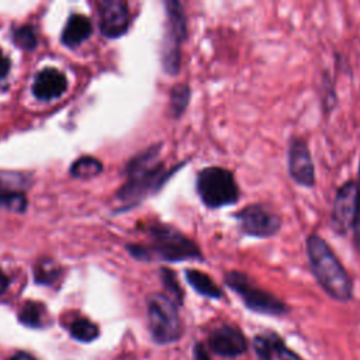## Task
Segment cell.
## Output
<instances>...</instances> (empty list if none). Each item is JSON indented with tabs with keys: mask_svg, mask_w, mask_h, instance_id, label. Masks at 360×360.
Here are the masks:
<instances>
[{
	"mask_svg": "<svg viewBox=\"0 0 360 360\" xmlns=\"http://www.w3.org/2000/svg\"><path fill=\"white\" fill-rule=\"evenodd\" d=\"M163 143H153L135 155L125 166L127 181L117 193V198L124 208L139 204L149 195L159 193L163 186L184 166L188 160H181L174 166L166 167L159 159Z\"/></svg>",
	"mask_w": 360,
	"mask_h": 360,
	"instance_id": "cell-1",
	"label": "cell"
},
{
	"mask_svg": "<svg viewBox=\"0 0 360 360\" xmlns=\"http://www.w3.org/2000/svg\"><path fill=\"white\" fill-rule=\"evenodd\" d=\"M148 243H128L127 250L142 262H204V255L195 240L183 233L177 226L155 222L146 228Z\"/></svg>",
	"mask_w": 360,
	"mask_h": 360,
	"instance_id": "cell-2",
	"label": "cell"
},
{
	"mask_svg": "<svg viewBox=\"0 0 360 360\" xmlns=\"http://www.w3.org/2000/svg\"><path fill=\"white\" fill-rule=\"evenodd\" d=\"M305 255L309 270L323 291L336 301L353 297V280L330 245L316 232L305 239Z\"/></svg>",
	"mask_w": 360,
	"mask_h": 360,
	"instance_id": "cell-3",
	"label": "cell"
},
{
	"mask_svg": "<svg viewBox=\"0 0 360 360\" xmlns=\"http://www.w3.org/2000/svg\"><path fill=\"white\" fill-rule=\"evenodd\" d=\"M195 193L208 210L233 205L240 198V188L232 170L224 166H205L195 173Z\"/></svg>",
	"mask_w": 360,
	"mask_h": 360,
	"instance_id": "cell-4",
	"label": "cell"
},
{
	"mask_svg": "<svg viewBox=\"0 0 360 360\" xmlns=\"http://www.w3.org/2000/svg\"><path fill=\"white\" fill-rule=\"evenodd\" d=\"M166 11L165 34L162 41L160 62L167 76H177L181 70L183 44L187 39V15L184 6L179 0H165Z\"/></svg>",
	"mask_w": 360,
	"mask_h": 360,
	"instance_id": "cell-5",
	"label": "cell"
},
{
	"mask_svg": "<svg viewBox=\"0 0 360 360\" xmlns=\"http://www.w3.org/2000/svg\"><path fill=\"white\" fill-rule=\"evenodd\" d=\"M225 284L243 301L245 307L263 315H284L288 308L276 295L259 287L252 277L243 271L229 270L224 274Z\"/></svg>",
	"mask_w": 360,
	"mask_h": 360,
	"instance_id": "cell-6",
	"label": "cell"
},
{
	"mask_svg": "<svg viewBox=\"0 0 360 360\" xmlns=\"http://www.w3.org/2000/svg\"><path fill=\"white\" fill-rule=\"evenodd\" d=\"M146 316L148 326L155 342L166 345L180 338L183 326L177 304L166 294L155 292L149 295Z\"/></svg>",
	"mask_w": 360,
	"mask_h": 360,
	"instance_id": "cell-7",
	"label": "cell"
},
{
	"mask_svg": "<svg viewBox=\"0 0 360 360\" xmlns=\"http://www.w3.org/2000/svg\"><path fill=\"white\" fill-rule=\"evenodd\" d=\"M232 218L242 235L256 239L273 238L283 226L281 215L266 202L248 204L235 211Z\"/></svg>",
	"mask_w": 360,
	"mask_h": 360,
	"instance_id": "cell-8",
	"label": "cell"
},
{
	"mask_svg": "<svg viewBox=\"0 0 360 360\" xmlns=\"http://www.w3.org/2000/svg\"><path fill=\"white\" fill-rule=\"evenodd\" d=\"M287 170L291 180L304 188H312L316 183L315 165L305 139L291 136L287 145Z\"/></svg>",
	"mask_w": 360,
	"mask_h": 360,
	"instance_id": "cell-9",
	"label": "cell"
},
{
	"mask_svg": "<svg viewBox=\"0 0 360 360\" xmlns=\"http://www.w3.org/2000/svg\"><path fill=\"white\" fill-rule=\"evenodd\" d=\"M357 204V183L347 180L340 184L335 193L330 210V228L339 235L345 236L353 225Z\"/></svg>",
	"mask_w": 360,
	"mask_h": 360,
	"instance_id": "cell-10",
	"label": "cell"
},
{
	"mask_svg": "<svg viewBox=\"0 0 360 360\" xmlns=\"http://www.w3.org/2000/svg\"><path fill=\"white\" fill-rule=\"evenodd\" d=\"M100 31L107 38H118L129 28V8L122 0H103L98 6Z\"/></svg>",
	"mask_w": 360,
	"mask_h": 360,
	"instance_id": "cell-11",
	"label": "cell"
},
{
	"mask_svg": "<svg viewBox=\"0 0 360 360\" xmlns=\"http://www.w3.org/2000/svg\"><path fill=\"white\" fill-rule=\"evenodd\" d=\"M208 346L221 356L235 357L245 353L248 342L238 328L232 325H222L211 332Z\"/></svg>",
	"mask_w": 360,
	"mask_h": 360,
	"instance_id": "cell-12",
	"label": "cell"
},
{
	"mask_svg": "<svg viewBox=\"0 0 360 360\" xmlns=\"http://www.w3.org/2000/svg\"><path fill=\"white\" fill-rule=\"evenodd\" d=\"M68 80L65 75L56 69L48 68L41 70L32 84V93L39 100H52L58 98L66 91Z\"/></svg>",
	"mask_w": 360,
	"mask_h": 360,
	"instance_id": "cell-13",
	"label": "cell"
},
{
	"mask_svg": "<svg viewBox=\"0 0 360 360\" xmlns=\"http://www.w3.org/2000/svg\"><path fill=\"white\" fill-rule=\"evenodd\" d=\"M91 34V22L82 14H72L62 31V42L69 48H75L86 41Z\"/></svg>",
	"mask_w": 360,
	"mask_h": 360,
	"instance_id": "cell-14",
	"label": "cell"
},
{
	"mask_svg": "<svg viewBox=\"0 0 360 360\" xmlns=\"http://www.w3.org/2000/svg\"><path fill=\"white\" fill-rule=\"evenodd\" d=\"M184 277L188 285L200 295L211 300H219L224 297L221 287L207 273L197 269H186Z\"/></svg>",
	"mask_w": 360,
	"mask_h": 360,
	"instance_id": "cell-15",
	"label": "cell"
},
{
	"mask_svg": "<svg viewBox=\"0 0 360 360\" xmlns=\"http://www.w3.org/2000/svg\"><path fill=\"white\" fill-rule=\"evenodd\" d=\"M191 100V87L188 83H177L172 87L169 93V103H167V112L172 118L179 120L184 115L186 110L188 108Z\"/></svg>",
	"mask_w": 360,
	"mask_h": 360,
	"instance_id": "cell-16",
	"label": "cell"
},
{
	"mask_svg": "<svg viewBox=\"0 0 360 360\" xmlns=\"http://www.w3.org/2000/svg\"><path fill=\"white\" fill-rule=\"evenodd\" d=\"M101 170H103L101 162L90 156H83L75 160L73 165L70 166V174L76 179H91L100 174Z\"/></svg>",
	"mask_w": 360,
	"mask_h": 360,
	"instance_id": "cell-17",
	"label": "cell"
},
{
	"mask_svg": "<svg viewBox=\"0 0 360 360\" xmlns=\"http://www.w3.org/2000/svg\"><path fill=\"white\" fill-rule=\"evenodd\" d=\"M30 184L25 174L18 172L0 170V194L7 193H22V190Z\"/></svg>",
	"mask_w": 360,
	"mask_h": 360,
	"instance_id": "cell-18",
	"label": "cell"
},
{
	"mask_svg": "<svg viewBox=\"0 0 360 360\" xmlns=\"http://www.w3.org/2000/svg\"><path fill=\"white\" fill-rule=\"evenodd\" d=\"M160 280H162V284H163V287L167 292L166 295L170 297L177 305H181L184 292H183V288L180 287L179 281H177L176 274L170 269L162 267L160 269Z\"/></svg>",
	"mask_w": 360,
	"mask_h": 360,
	"instance_id": "cell-19",
	"label": "cell"
},
{
	"mask_svg": "<svg viewBox=\"0 0 360 360\" xmlns=\"http://www.w3.org/2000/svg\"><path fill=\"white\" fill-rule=\"evenodd\" d=\"M70 335L80 342H91L98 336V328L91 321L79 318L72 322Z\"/></svg>",
	"mask_w": 360,
	"mask_h": 360,
	"instance_id": "cell-20",
	"label": "cell"
},
{
	"mask_svg": "<svg viewBox=\"0 0 360 360\" xmlns=\"http://www.w3.org/2000/svg\"><path fill=\"white\" fill-rule=\"evenodd\" d=\"M60 273V267L56 262L51 260V259H44L41 260L37 266H35V270H34V276H35V280L41 284H51L53 283L58 276Z\"/></svg>",
	"mask_w": 360,
	"mask_h": 360,
	"instance_id": "cell-21",
	"label": "cell"
},
{
	"mask_svg": "<svg viewBox=\"0 0 360 360\" xmlns=\"http://www.w3.org/2000/svg\"><path fill=\"white\" fill-rule=\"evenodd\" d=\"M42 314H44V307L39 302L35 301H27L20 314L18 318L20 321L31 328H37L41 325V319H42Z\"/></svg>",
	"mask_w": 360,
	"mask_h": 360,
	"instance_id": "cell-22",
	"label": "cell"
},
{
	"mask_svg": "<svg viewBox=\"0 0 360 360\" xmlns=\"http://www.w3.org/2000/svg\"><path fill=\"white\" fill-rule=\"evenodd\" d=\"M0 208H6L11 212L22 214L27 210V197L24 193L0 194Z\"/></svg>",
	"mask_w": 360,
	"mask_h": 360,
	"instance_id": "cell-23",
	"label": "cell"
},
{
	"mask_svg": "<svg viewBox=\"0 0 360 360\" xmlns=\"http://www.w3.org/2000/svg\"><path fill=\"white\" fill-rule=\"evenodd\" d=\"M13 39L17 46L25 51H31L37 46V35L30 25L18 27L13 34Z\"/></svg>",
	"mask_w": 360,
	"mask_h": 360,
	"instance_id": "cell-24",
	"label": "cell"
},
{
	"mask_svg": "<svg viewBox=\"0 0 360 360\" xmlns=\"http://www.w3.org/2000/svg\"><path fill=\"white\" fill-rule=\"evenodd\" d=\"M357 204H356V215L352 225V236H353V246L356 252L360 255V160H359V169H357Z\"/></svg>",
	"mask_w": 360,
	"mask_h": 360,
	"instance_id": "cell-25",
	"label": "cell"
},
{
	"mask_svg": "<svg viewBox=\"0 0 360 360\" xmlns=\"http://www.w3.org/2000/svg\"><path fill=\"white\" fill-rule=\"evenodd\" d=\"M321 89H322L321 90V93H322V107H323V111L328 114V112L333 111V108L338 104V97H336L333 84L330 83L329 77H326L323 80V84H322Z\"/></svg>",
	"mask_w": 360,
	"mask_h": 360,
	"instance_id": "cell-26",
	"label": "cell"
},
{
	"mask_svg": "<svg viewBox=\"0 0 360 360\" xmlns=\"http://www.w3.org/2000/svg\"><path fill=\"white\" fill-rule=\"evenodd\" d=\"M253 347L262 360H270L273 354L270 335H259L253 340Z\"/></svg>",
	"mask_w": 360,
	"mask_h": 360,
	"instance_id": "cell-27",
	"label": "cell"
},
{
	"mask_svg": "<svg viewBox=\"0 0 360 360\" xmlns=\"http://www.w3.org/2000/svg\"><path fill=\"white\" fill-rule=\"evenodd\" d=\"M270 340H271V347L280 360H300V357L294 352H291L288 347L284 346L283 340L277 335L271 333Z\"/></svg>",
	"mask_w": 360,
	"mask_h": 360,
	"instance_id": "cell-28",
	"label": "cell"
},
{
	"mask_svg": "<svg viewBox=\"0 0 360 360\" xmlns=\"http://www.w3.org/2000/svg\"><path fill=\"white\" fill-rule=\"evenodd\" d=\"M10 70V60L0 51V82L7 76Z\"/></svg>",
	"mask_w": 360,
	"mask_h": 360,
	"instance_id": "cell-29",
	"label": "cell"
},
{
	"mask_svg": "<svg viewBox=\"0 0 360 360\" xmlns=\"http://www.w3.org/2000/svg\"><path fill=\"white\" fill-rule=\"evenodd\" d=\"M194 360H210V356L207 354V350L201 343H197L194 346Z\"/></svg>",
	"mask_w": 360,
	"mask_h": 360,
	"instance_id": "cell-30",
	"label": "cell"
},
{
	"mask_svg": "<svg viewBox=\"0 0 360 360\" xmlns=\"http://www.w3.org/2000/svg\"><path fill=\"white\" fill-rule=\"evenodd\" d=\"M8 360H37L34 356H31L30 353L25 352H18L14 356H11Z\"/></svg>",
	"mask_w": 360,
	"mask_h": 360,
	"instance_id": "cell-31",
	"label": "cell"
},
{
	"mask_svg": "<svg viewBox=\"0 0 360 360\" xmlns=\"http://www.w3.org/2000/svg\"><path fill=\"white\" fill-rule=\"evenodd\" d=\"M7 287H8V278H7V276L0 270V295L7 290Z\"/></svg>",
	"mask_w": 360,
	"mask_h": 360,
	"instance_id": "cell-32",
	"label": "cell"
}]
</instances>
